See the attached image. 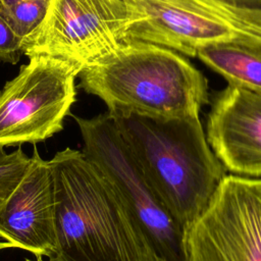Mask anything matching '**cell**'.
<instances>
[{
    "mask_svg": "<svg viewBox=\"0 0 261 261\" xmlns=\"http://www.w3.org/2000/svg\"><path fill=\"white\" fill-rule=\"evenodd\" d=\"M25 261H55V260L52 259V258H48V260H45V259H43L42 256H36L35 260H33V259H25Z\"/></svg>",
    "mask_w": 261,
    "mask_h": 261,
    "instance_id": "16",
    "label": "cell"
},
{
    "mask_svg": "<svg viewBox=\"0 0 261 261\" xmlns=\"http://www.w3.org/2000/svg\"><path fill=\"white\" fill-rule=\"evenodd\" d=\"M197 57L228 85L261 95V38L212 43L202 47Z\"/></svg>",
    "mask_w": 261,
    "mask_h": 261,
    "instance_id": "11",
    "label": "cell"
},
{
    "mask_svg": "<svg viewBox=\"0 0 261 261\" xmlns=\"http://www.w3.org/2000/svg\"><path fill=\"white\" fill-rule=\"evenodd\" d=\"M6 248H12L11 244L8 242H0V251L3 249H6Z\"/></svg>",
    "mask_w": 261,
    "mask_h": 261,
    "instance_id": "17",
    "label": "cell"
},
{
    "mask_svg": "<svg viewBox=\"0 0 261 261\" xmlns=\"http://www.w3.org/2000/svg\"><path fill=\"white\" fill-rule=\"evenodd\" d=\"M0 238L35 256L55 253L54 176L50 160L36 147L22 177L0 204Z\"/></svg>",
    "mask_w": 261,
    "mask_h": 261,
    "instance_id": "9",
    "label": "cell"
},
{
    "mask_svg": "<svg viewBox=\"0 0 261 261\" xmlns=\"http://www.w3.org/2000/svg\"><path fill=\"white\" fill-rule=\"evenodd\" d=\"M22 42L0 12V61L16 64L22 54Z\"/></svg>",
    "mask_w": 261,
    "mask_h": 261,
    "instance_id": "15",
    "label": "cell"
},
{
    "mask_svg": "<svg viewBox=\"0 0 261 261\" xmlns=\"http://www.w3.org/2000/svg\"><path fill=\"white\" fill-rule=\"evenodd\" d=\"M205 134L226 171L243 177H261L260 94L227 84L211 101Z\"/></svg>",
    "mask_w": 261,
    "mask_h": 261,
    "instance_id": "10",
    "label": "cell"
},
{
    "mask_svg": "<svg viewBox=\"0 0 261 261\" xmlns=\"http://www.w3.org/2000/svg\"><path fill=\"white\" fill-rule=\"evenodd\" d=\"M185 261H261V177L224 176L185 233Z\"/></svg>",
    "mask_w": 261,
    "mask_h": 261,
    "instance_id": "7",
    "label": "cell"
},
{
    "mask_svg": "<svg viewBox=\"0 0 261 261\" xmlns=\"http://www.w3.org/2000/svg\"><path fill=\"white\" fill-rule=\"evenodd\" d=\"M82 152L110 180L142 230L154 261H185V231L153 190L107 111L92 118L72 115Z\"/></svg>",
    "mask_w": 261,
    "mask_h": 261,
    "instance_id": "4",
    "label": "cell"
},
{
    "mask_svg": "<svg viewBox=\"0 0 261 261\" xmlns=\"http://www.w3.org/2000/svg\"><path fill=\"white\" fill-rule=\"evenodd\" d=\"M55 188V261H154L117 190L82 151L50 159Z\"/></svg>",
    "mask_w": 261,
    "mask_h": 261,
    "instance_id": "1",
    "label": "cell"
},
{
    "mask_svg": "<svg viewBox=\"0 0 261 261\" xmlns=\"http://www.w3.org/2000/svg\"><path fill=\"white\" fill-rule=\"evenodd\" d=\"M48 6L49 0H0V12L22 40L42 23Z\"/></svg>",
    "mask_w": 261,
    "mask_h": 261,
    "instance_id": "12",
    "label": "cell"
},
{
    "mask_svg": "<svg viewBox=\"0 0 261 261\" xmlns=\"http://www.w3.org/2000/svg\"><path fill=\"white\" fill-rule=\"evenodd\" d=\"M143 18L134 24L128 41L146 42L197 57L209 44L259 37L253 28L202 0H124Z\"/></svg>",
    "mask_w": 261,
    "mask_h": 261,
    "instance_id": "8",
    "label": "cell"
},
{
    "mask_svg": "<svg viewBox=\"0 0 261 261\" xmlns=\"http://www.w3.org/2000/svg\"><path fill=\"white\" fill-rule=\"evenodd\" d=\"M261 31V0H202Z\"/></svg>",
    "mask_w": 261,
    "mask_h": 261,
    "instance_id": "14",
    "label": "cell"
},
{
    "mask_svg": "<svg viewBox=\"0 0 261 261\" xmlns=\"http://www.w3.org/2000/svg\"><path fill=\"white\" fill-rule=\"evenodd\" d=\"M79 73L60 59L29 58L0 90V147L37 144L61 132L76 99Z\"/></svg>",
    "mask_w": 261,
    "mask_h": 261,
    "instance_id": "6",
    "label": "cell"
},
{
    "mask_svg": "<svg viewBox=\"0 0 261 261\" xmlns=\"http://www.w3.org/2000/svg\"><path fill=\"white\" fill-rule=\"evenodd\" d=\"M142 20L124 0H49L44 20L22 42V53L60 59L81 72L128 42L130 28Z\"/></svg>",
    "mask_w": 261,
    "mask_h": 261,
    "instance_id": "5",
    "label": "cell"
},
{
    "mask_svg": "<svg viewBox=\"0 0 261 261\" xmlns=\"http://www.w3.org/2000/svg\"><path fill=\"white\" fill-rule=\"evenodd\" d=\"M110 114L153 190L186 233L226 175L200 117Z\"/></svg>",
    "mask_w": 261,
    "mask_h": 261,
    "instance_id": "2",
    "label": "cell"
},
{
    "mask_svg": "<svg viewBox=\"0 0 261 261\" xmlns=\"http://www.w3.org/2000/svg\"><path fill=\"white\" fill-rule=\"evenodd\" d=\"M79 87L110 113L157 118H197L209 103L208 81L181 54L128 41L84 68Z\"/></svg>",
    "mask_w": 261,
    "mask_h": 261,
    "instance_id": "3",
    "label": "cell"
},
{
    "mask_svg": "<svg viewBox=\"0 0 261 261\" xmlns=\"http://www.w3.org/2000/svg\"><path fill=\"white\" fill-rule=\"evenodd\" d=\"M30 162V157L20 147L6 153L0 147V204L16 187Z\"/></svg>",
    "mask_w": 261,
    "mask_h": 261,
    "instance_id": "13",
    "label": "cell"
}]
</instances>
